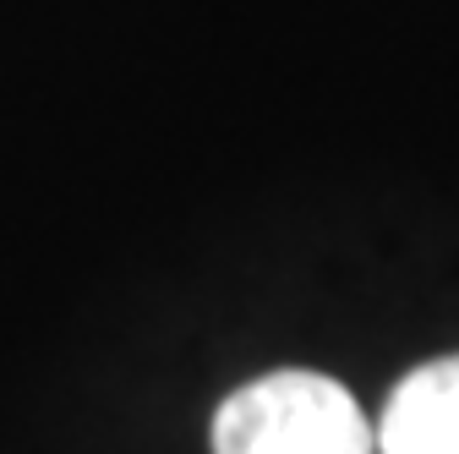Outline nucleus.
<instances>
[{
  "label": "nucleus",
  "instance_id": "nucleus-1",
  "mask_svg": "<svg viewBox=\"0 0 459 454\" xmlns=\"http://www.w3.org/2000/svg\"><path fill=\"white\" fill-rule=\"evenodd\" d=\"M213 454H377V432L323 372H268L213 416Z\"/></svg>",
  "mask_w": 459,
  "mask_h": 454
},
{
  "label": "nucleus",
  "instance_id": "nucleus-2",
  "mask_svg": "<svg viewBox=\"0 0 459 454\" xmlns=\"http://www.w3.org/2000/svg\"><path fill=\"white\" fill-rule=\"evenodd\" d=\"M377 454H459V356L416 367L377 416Z\"/></svg>",
  "mask_w": 459,
  "mask_h": 454
}]
</instances>
